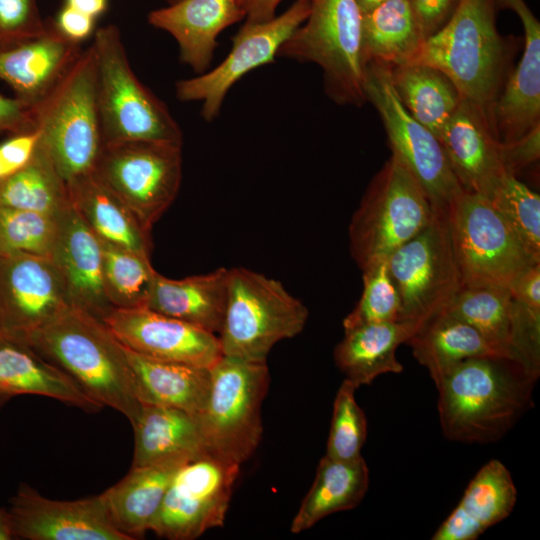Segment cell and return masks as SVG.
Here are the masks:
<instances>
[{"instance_id":"8992f818","label":"cell","mask_w":540,"mask_h":540,"mask_svg":"<svg viewBox=\"0 0 540 540\" xmlns=\"http://www.w3.org/2000/svg\"><path fill=\"white\" fill-rule=\"evenodd\" d=\"M309 311L283 284L246 269H229L228 296L218 339L224 356L266 363L273 346L304 329Z\"/></svg>"},{"instance_id":"4316f807","label":"cell","mask_w":540,"mask_h":540,"mask_svg":"<svg viewBox=\"0 0 540 540\" xmlns=\"http://www.w3.org/2000/svg\"><path fill=\"white\" fill-rule=\"evenodd\" d=\"M413 334V329L400 321L365 324L344 331L334 349L335 364L357 388L370 385L382 374L403 371L396 349Z\"/></svg>"},{"instance_id":"ba28073f","label":"cell","mask_w":540,"mask_h":540,"mask_svg":"<svg viewBox=\"0 0 540 540\" xmlns=\"http://www.w3.org/2000/svg\"><path fill=\"white\" fill-rule=\"evenodd\" d=\"M362 17L356 0H312L308 17L277 56L317 64L335 102L360 106L366 101Z\"/></svg>"},{"instance_id":"816d5d0a","label":"cell","mask_w":540,"mask_h":540,"mask_svg":"<svg viewBox=\"0 0 540 540\" xmlns=\"http://www.w3.org/2000/svg\"><path fill=\"white\" fill-rule=\"evenodd\" d=\"M362 13L368 12L386 0H356Z\"/></svg>"},{"instance_id":"60d3db41","label":"cell","mask_w":540,"mask_h":540,"mask_svg":"<svg viewBox=\"0 0 540 540\" xmlns=\"http://www.w3.org/2000/svg\"><path fill=\"white\" fill-rule=\"evenodd\" d=\"M356 389L353 383L344 379L336 393L325 454L332 459L350 461L362 456L367 420L356 402Z\"/></svg>"},{"instance_id":"9a60e30c","label":"cell","mask_w":540,"mask_h":540,"mask_svg":"<svg viewBox=\"0 0 540 540\" xmlns=\"http://www.w3.org/2000/svg\"><path fill=\"white\" fill-rule=\"evenodd\" d=\"M310 6V1L296 0L278 17L260 23L245 22L233 37L229 54L218 66L176 83L177 98L202 102L203 118L212 121L229 89L248 72L274 60L283 43L306 20Z\"/></svg>"},{"instance_id":"44dd1931","label":"cell","mask_w":540,"mask_h":540,"mask_svg":"<svg viewBox=\"0 0 540 540\" xmlns=\"http://www.w3.org/2000/svg\"><path fill=\"white\" fill-rule=\"evenodd\" d=\"M80 43L48 26L41 35L0 50V80L35 107L60 82L81 53Z\"/></svg>"},{"instance_id":"ee69618b","label":"cell","mask_w":540,"mask_h":540,"mask_svg":"<svg viewBox=\"0 0 540 540\" xmlns=\"http://www.w3.org/2000/svg\"><path fill=\"white\" fill-rule=\"evenodd\" d=\"M459 0H408L419 30L424 37L440 30L454 12Z\"/></svg>"},{"instance_id":"7bdbcfd3","label":"cell","mask_w":540,"mask_h":540,"mask_svg":"<svg viewBox=\"0 0 540 540\" xmlns=\"http://www.w3.org/2000/svg\"><path fill=\"white\" fill-rule=\"evenodd\" d=\"M501 161L506 172H517L536 162L540 156V123L520 138L500 142Z\"/></svg>"},{"instance_id":"74e56055","label":"cell","mask_w":540,"mask_h":540,"mask_svg":"<svg viewBox=\"0 0 540 540\" xmlns=\"http://www.w3.org/2000/svg\"><path fill=\"white\" fill-rule=\"evenodd\" d=\"M527 253L540 262V197L516 175L505 173L485 196Z\"/></svg>"},{"instance_id":"3957f363","label":"cell","mask_w":540,"mask_h":540,"mask_svg":"<svg viewBox=\"0 0 540 540\" xmlns=\"http://www.w3.org/2000/svg\"><path fill=\"white\" fill-rule=\"evenodd\" d=\"M495 8L496 0H459L445 25L425 39L414 61L444 73L491 128L508 63Z\"/></svg>"},{"instance_id":"484cf974","label":"cell","mask_w":540,"mask_h":540,"mask_svg":"<svg viewBox=\"0 0 540 540\" xmlns=\"http://www.w3.org/2000/svg\"><path fill=\"white\" fill-rule=\"evenodd\" d=\"M189 460L172 458L131 467L122 480L103 492L110 515L121 532L133 540L151 529L174 475Z\"/></svg>"},{"instance_id":"5bb4252c","label":"cell","mask_w":540,"mask_h":540,"mask_svg":"<svg viewBox=\"0 0 540 540\" xmlns=\"http://www.w3.org/2000/svg\"><path fill=\"white\" fill-rule=\"evenodd\" d=\"M240 465L203 454L174 475L151 531L170 540H192L222 527Z\"/></svg>"},{"instance_id":"30bf717a","label":"cell","mask_w":540,"mask_h":540,"mask_svg":"<svg viewBox=\"0 0 540 540\" xmlns=\"http://www.w3.org/2000/svg\"><path fill=\"white\" fill-rule=\"evenodd\" d=\"M461 287L503 286L535 261L489 200L462 190L447 209Z\"/></svg>"},{"instance_id":"bcb514c9","label":"cell","mask_w":540,"mask_h":540,"mask_svg":"<svg viewBox=\"0 0 540 540\" xmlns=\"http://www.w3.org/2000/svg\"><path fill=\"white\" fill-rule=\"evenodd\" d=\"M508 289L517 302L540 309V263H533L522 270Z\"/></svg>"},{"instance_id":"836d02e7","label":"cell","mask_w":540,"mask_h":540,"mask_svg":"<svg viewBox=\"0 0 540 540\" xmlns=\"http://www.w3.org/2000/svg\"><path fill=\"white\" fill-rule=\"evenodd\" d=\"M390 78L410 115L439 139L462 100L453 82L440 70L418 62L390 67Z\"/></svg>"},{"instance_id":"e0dca14e","label":"cell","mask_w":540,"mask_h":540,"mask_svg":"<svg viewBox=\"0 0 540 540\" xmlns=\"http://www.w3.org/2000/svg\"><path fill=\"white\" fill-rule=\"evenodd\" d=\"M7 510L14 539L132 540L115 525L103 493L59 501L22 484Z\"/></svg>"},{"instance_id":"1f68e13d","label":"cell","mask_w":540,"mask_h":540,"mask_svg":"<svg viewBox=\"0 0 540 540\" xmlns=\"http://www.w3.org/2000/svg\"><path fill=\"white\" fill-rule=\"evenodd\" d=\"M406 344L435 384L466 359L501 356L473 326L445 312L430 318Z\"/></svg>"},{"instance_id":"6da1fadb","label":"cell","mask_w":540,"mask_h":540,"mask_svg":"<svg viewBox=\"0 0 540 540\" xmlns=\"http://www.w3.org/2000/svg\"><path fill=\"white\" fill-rule=\"evenodd\" d=\"M538 377L502 356L460 362L435 384L444 436L462 443L498 441L530 408Z\"/></svg>"},{"instance_id":"f546056e","label":"cell","mask_w":540,"mask_h":540,"mask_svg":"<svg viewBox=\"0 0 540 540\" xmlns=\"http://www.w3.org/2000/svg\"><path fill=\"white\" fill-rule=\"evenodd\" d=\"M67 187L73 207L101 241L150 257V232L93 172Z\"/></svg>"},{"instance_id":"7dc6e473","label":"cell","mask_w":540,"mask_h":540,"mask_svg":"<svg viewBox=\"0 0 540 540\" xmlns=\"http://www.w3.org/2000/svg\"><path fill=\"white\" fill-rule=\"evenodd\" d=\"M95 18L65 5L57 15L54 27L67 39L80 43L94 31Z\"/></svg>"},{"instance_id":"83f0119b","label":"cell","mask_w":540,"mask_h":540,"mask_svg":"<svg viewBox=\"0 0 540 540\" xmlns=\"http://www.w3.org/2000/svg\"><path fill=\"white\" fill-rule=\"evenodd\" d=\"M131 425L135 440L131 467L207 453L196 417L183 410L142 404Z\"/></svg>"},{"instance_id":"ac0fdd59","label":"cell","mask_w":540,"mask_h":540,"mask_svg":"<svg viewBox=\"0 0 540 540\" xmlns=\"http://www.w3.org/2000/svg\"><path fill=\"white\" fill-rule=\"evenodd\" d=\"M102 321L125 348L150 359L210 368L223 356L216 334L147 307L114 308Z\"/></svg>"},{"instance_id":"ffe728a7","label":"cell","mask_w":540,"mask_h":540,"mask_svg":"<svg viewBox=\"0 0 540 540\" xmlns=\"http://www.w3.org/2000/svg\"><path fill=\"white\" fill-rule=\"evenodd\" d=\"M439 140L464 190L487 196L507 173L501 161L500 141L480 111L463 98Z\"/></svg>"},{"instance_id":"7402d4cb","label":"cell","mask_w":540,"mask_h":540,"mask_svg":"<svg viewBox=\"0 0 540 540\" xmlns=\"http://www.w3.org/2000/svg\"><path fill=\"white\" fill-rule=\"evenodd\" d=\"M245 16L244 0H180L151 11L148 22L168 32L178 44L180 60L202 74L218 35Z\"/></svg>"},{"instance_id":"603a6c76","label":"cell","mask_w":540,"mask_h":540,"mask_svg":"<svg viewBox=\"0 0 540 540\" xmlns=\"http://www.w3.org/2000/svg\"><path fill=\"white\" fill-rule=\"evenodd\" d=\"M20 395H38L86 412L104 408L26 341L0 333V409Z\"/></svg>"},{"instance_id":"4fadbf2b","label":"cell","mask_w":540,"mask_h":540,"mask_svg":"<svg viewBox=\"0 0 540 540\" xmlns=\"http://www.w3.org/2000/svg\"><path fill=\"white\" fill-rule=\"evenodd\" d=\"M364 91L366 100L374 105L382 119L392 155L419 183L432 209L447 211L463 188L438 137L402 105L390 78V67L367 63Z\"/></svg>"},{"instance_id":"5b68a950","label":"cell","mask_w":540,"mask_h":540,"mask_svg":"<svg viewBox=\"0 0 540 540\" xmlns=\"http://www.w3.org/2000/svg\"><path fill=\"white\" fill-rule=\"evenodd\" d=\"M34 112L40 141L66 184L91 173L103 146L92 45Z\"/></svg>"},{"instance_id":"f1b7e54d","label":"cell","mask_w":540,"mask_h":540,"mask_svg":"<svg viewBox=\"0 0 540 540\" xmlns=\"http://www.w3.org/2000/svg\"><path fill=\"white\" fill-rule=\"evenodd\" d=\"M124 350L141 404L176 408L195 417L200 413L209 394V368L154 360Z\"/></svg>"},{"instance_id":"d6a6232c","label":"cell","mask_w":540,"mask_h":540,"mask_svg":"<svg viewBox=\"0 0 540 540\" xmlns=\"http://www.w3.org/2000/svg\"><path fill=\"white\" fill-rule=\"evenodd\" d=\"M408 0H386L362 17V44L369 62L396 67L412 63L423 42Z\"/></svg>"},{"instance_id":"d6986e66","label":"cell","mask_w":540,"mask_h":540,"mask_svg":"<svg viewBox=\"0 0 540 540\" xmlns=\"http://www.w3.org/2000/svg\"><path fill=\"white\" fill-rule=\"evenodd\" d=\"M56 220L50 258L62 277L70 304L102 320L114 307L104 290L101 240L71 201Z\"/></svg>"},{"instance_id":"9c48e42d","label":"cell","mask_w":540,"mask_h":540,"mask_svg":"<svg viewBox=\"0 0 540 540\" xmlns=\"http://www.w3.org/2000/svg\"><path fill=\"white\" fill-rule=\"evenodd\" d=\"M432 206L393 155L373 177L349 224L350 254L360 270L388 256L431 221Z\"/></svg>"},{"instance_id":"f6af8a7d","label":"cell","mask_w":540,"mask_h":540,"mask_svg":"<svg viewBox=\"0 0 540 540\" xmlns=\"http://www.w3.org/2000/svg\"><path fill=\"white\" fill-rule=\"evenodd\" d=\"M34 107L17 97L0 94V134L11 135L36 129Z\"/></svg>"},{"instance_id":"277c9868","label":"cell","mask_w":540,"mask_h":540,"mask_svg":"<svg viewBox=\"0 0 540 540\" xmlns=\"http://www.w3.org/2000/svg\"><path fill=\"white\" fill-rule=\"evenodd\" d=\"M96 94L102 143L157 141L182 145V132L166 105L134 74L118 28H98Z\"/></svg>"},{"instance_id":"2e32d148","label":"cell","mask_w":540,"mask_h":540,"mask_svg":"<svg viewBox=\"0 0 540 540\" xmlns=\"http://www.w3.org/2000/svg\"><path fill=\"white\" fill-rule=\"evenodd\" d=\"M62 277L49 257L0 253V333L25 338L70 307Z\"/></svg>"},{"instance_id":"b9f144b4","label":"cell","mask_w":540,"mask_h":540,"mask_svg":"<svg viewBox=\"0 0 540 540\" xmlns=\"http://www.w3.org/2000/svg\"><path fill=\"white\" fill-rule=\"evenodd\" d=\"M37 0H0V50L44 33Z\"/></svg>"},{"instance_id":"8d00e7d4","label":"cell","mask_w":540,"mask_h":540,"mask_svg":"<svg viewBox=\"0 0 540 540\" xmlns=\"http://www.w3.org/2000/svg\"><path fill=\"white\" fill-rule=\"evenodd\" d=\"M102 243V272L106 296L114 308L147 307L157 272L150 257Z\"/></svg>"},{"instance_id":"7a4b0ae2","label":"cell","mask_w":540,"mask_h":540,"mask_svg":"<svg viewBox=\"0 0 540 540\" xmlns=\"http://www.w3.org/2000/svg\"><path fill=\"white\" fill-rule=\"evenodd\" d=\"M24 341L97 403L135 421L142 404L132 370L124 347L101 319L70 306Z\"/></svg>"},{"instance_id":"f35d334b","label":"cell","mask_w":540,"mask_h":540,"mask_svg":"<svg viewBox=\"0 0 540 540\" xmlns=\"http://www.w3.org/2000/svg\"><path fill=\"white\" fill-rule=\"evenodd\" d=\"M361 271L362 294L343 320L344 331L365 324L399 321L400 298L389 274L388 258L379 259Z\"/></svg>"},{"instance_id":"8fae6325","label":"cell","mask_w":540,"mask_h":540,"mask_svg":"<svg viewBox=\"0 0 540 540\" xmlns=\"http://www.w3.org/2000/svg\"><path fill=\"white\" fill-rule=\"evenodd\" d=\"M388 269L400 298L399 321L415 333L462 286L447 211L433 209L430 223L388 256Z\"/></svg>"},{"instance_id":"52a82bcc","label":"cell","mask_w":540,"mask_h":540,"mask_svg":"<svg viewBox=\"0 0 540 540\" xmlns=\"http://www.w3.org/2000/svg\"><path fill=\"white\" fill-rule=\"evenodd\" d=\"M209 369V394L196 416L205 450L241 466L261 441V407L270 386L269 369L266 363L224 355Z\"/></svg>"},{"instance_id":"e575fe53","label":"cell","mask_w":540,"mask_h":540,"mask_svg":"<svg viewBox=\"0 0 540 540\" xmlns=\"http://www.w3.org/2000/svg\"><path fill=\"white\" fill-rule=\"evenodd\" d=\"M69 203L67 184L41 141L26 165L0 181L3 207L55 216Z\"/></svg>"},{"instance_id":"4dcf8cb0","label":"cell","mask_w":540,"mask_h":540,"mask_svg":"<svg viewBox=\"0 0 540 540\" xmlns=\"http://www.w3.org/2000/svg\"><path fill=\"white\" fill-rule=\"evenodd\" d=\"M368 487L369 469L362 456L344 461L324 455L290 531L301 533L333 513L353 509L362 501Z\"/></svg>"},{"instance_id":"cb8c5ba5","label":"cell","mask_w":540,"mask_h":540,"mask_svg":"<svg viewBox=\"0 0 540 540\" xmlns=\"http://www.w3.org/2000/svg\"><path fill=\"white\" fill-rule=\"evenodd\" d=\"M517 490L507 467L497 459L483 465L433 540H474L512 512Z\"/></svg>"},{"instance_id":"681fc988","label":"cell","mask_w":540,"mask_h":540,"mask_svg":"<svg viewBox=\"0 0 540 540\" xmlns=\"http://www.w3.org/2000/svg\"><path fill=\"white\" fill-rule=\"evenodd\" d=\"M66 5L93 18L107 8V0H66Z\"/></svg>"},{"instance_id":"f907efd6","label":"cell","mask_w":540,"mask_h":540,"mask_svg":"<svg viewBox=\"0 0 540 540\" xmlns=\"http://www.w3.org/2000/svg\"><path fill=\"white\" fill-rule=\"evenodd\" d=\"M14 539L11 529V521L7 509L0 508V540Z\"/></svg>"},{"instance_id":"ab89813d","label":"cell","mask_w":540,"mask_h":540,"mask_svg":"<svg viewBox=\"0 0 540 540\" xmlns=\"http://www.w3.org/2000/svg\"><path fill=\"white\" fill-rule=\"evenodd\" d=\"M56 227V215L0 206V253L50 258Z\"/></svg>"},{"instance_id":"c3c4849f","label":"cell","mask_w":540,"mask_h":540,"mask_svg":"<svg viewBox=\"0 0 540 540\" xmlns=\"http://www.w3.org/2000/svg\"><path fill=\"white\" fill-rule=\"evenodd\" d=\"M282 0H244L246 23H260L275 17L277 6ZM312 1V0H303Z\"/></svg>"},{"instance_id":"7c38bea8","label":"cell","mask_w":540,"mask_h":540,"mask_svg":"<svg viewBox=\"0 0 540 540\" xmlns=\"http://www.w3.org/2000/svg\"><path fill=\"white\" fill-rule=\"evenodd\" d=\"M92 172L150 232L179 191L182 145L157 141L105 144Z\"/></svg>"},{"instance_id":"d590c367","label":"cell","mask_w":540,"mask_h":540,"mask_svg":"<svg viewBox=\"0 0 540 540\" xmlns=\"http://www.w3.org/2000/svg\"><path fill=\"white\" fill-rule=\"evenodd\" d=\"M442 312L473 326L501 356L510 358L513 308L508 287H461Z\"/></svg>"},{"instance_id":"d4e9b609","label":"cell","mask_w":540,"mask_h":540,"mask_svg":"<svg viewBox=\"0 0 540 540\" xmlns=\"http://www.w3.org/2000/svg\"><path fill=\"white\" fill-rule=\"evenodd\" d=\"M229 269L173 280L157 273L147 308L218 335L226 309Z\"/></svg>"},{"instance_id":"f5cc1de1","label":"cell","mask_w":540,"mask_h":540,"mask_svg":"<svg viewBox=\"0 0 540 540\" xmlns=\"http://www.w3.org/2000/svg\"><path fill=\"white\" fill-rule=\"evenodd\" d=\"M178 1H180V0H169L170 4H171V3L178 2Z\"/></svg>"}]
</instances>
